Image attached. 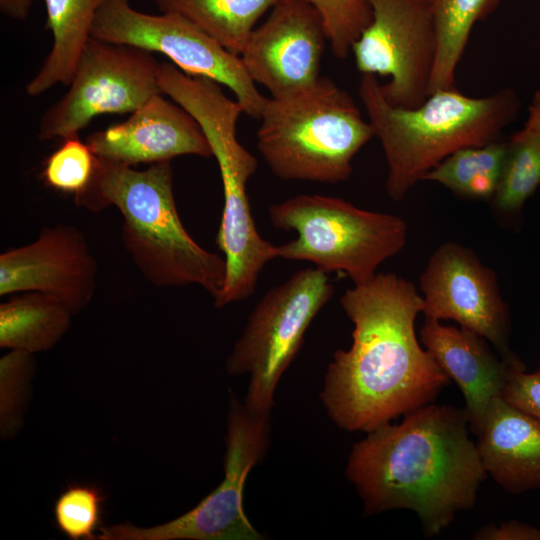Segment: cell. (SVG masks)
<instances>
[{"instance_id":"obj_11","label":"cell","mask_w":540,"mask_h":540,"mask_svg":"<svg viewBox=\"0 0 540 540\" xmlns=\"http://www.w3.org/2000/svg\"><path fill=\"white\" fill-rule=\"evenodd\" d=\"M372 20L352 46L362 74L389 77L381 84L394 106L415 108L429 96L436 56L431 0H367Z\"/></svg>"},{"instance_id":"obj_6","label":"cell","mask_w":540,"mask_h":540,"mask_svg":"<svg viewBox=\"0 0 540 540\" xmlns=\"http://www.w3.org/2000/svg\"><path fill=\"white\" fill-rule=\"evenodd\" d=\"M268 215L276 229L297 233L295 239L277 245L278 258L343 273L354 285L370 281L380 264L402 250L407 238L402 218L325 195L290 197L270 206Z\"/></svg>"},{"instance_id":"obj_12","label":"cell","mask_w":540,"mask_h":540,"mask_svg":"<svg viewBox=\"0 0 540 540\" xmlns=\"http://www.w3.org/2000/svg\"><path fill=\"white\" fill-rule=\"evenodd\" d=\"M425 318L453 320L494 346L508 360L518 359L508 348L510 315L495 272L474 252L457 242L440 245L420 277Z\"/></svg>"},{"instance_id":"obj_14","label":"cell","mask_w":540,"mask_h":540,"mask_svg":"<svg viewBox=\"0 0 540 540\" xmlns=\"http://www.w3.org/2000/svg\"><path fill=\"white\" fill-rule=\"evenodd\" d=\"M97 269L80 229L67 224L45 227L35 241L0 255V295L41 292L75 315L94 296Z\"/></svg>"},{"instance_id":"obj_19","label":"cell","mask_w":540,"mask_h":540,"mask_svg":"<svg viewBox=\"0 0 540 540\" xmlns=\"http://www.w3.org/2000/svg\"><path fill=\"white\" fill-rule=\"evenodd\" d=\"M71 312L36 291L12 294L0 304V347L29 353L52 349L71 324Z\"/></svg>"},{"instance_id":"obj_17","label":"cell","mask_w":540,"mask_h":540,"mask_svg":"<svg viewBox=\"0 0 540 540\" xmlns=\"http://www.w3.org/2000/svg\"><path fill=\"white\" fill-rule=\"evenodd\" d=\"M475 434L483 467L499 486L513 494L540 489V419L496 397Z\"/></svg>"},{"instance_id":"obj_7","label":"cell","mask_w":540,"mask_h":540,"mask_svg":"<svg viewBox=\"0 0 540 540\" xmlns=\"http://www.w3.org/2000/svg\"><path fill=\"white\" fill-rule=\"evenodd\" d=\"M334 292L327 272L308 267L270 289L257 303L226 361L231 375L249 376L244 401L249 409L270 413L281 376Z\"/></svg>"},{"instance_id":"obj_9","label":"cell","mask_w":540,"mask_h":540,"mask_svg":"<svg viewBox=\"0 0 540 540\" xmlns=\"http://www.w3.org/2000/svg\"><path fill=\"white\" fill-rule=\"evenodd\" d=\"M91 37L164 54L184 73L226 86L244 113L260 117L267 98L247 74L240 56L178 13L147 14L133 8L128 0H104Z\"/></svg>"},{"instance_id":"obj_21","label":"cell","mask_w":540,"mask_h":540,"mask_svg":"<svg viewBox=\"0 0 540 540\" xmlns=\"http://www.w3.org/2000/svg\"><path fill=\"white\" fill-rule=\"evenodd\" d=\"M502 0H431L436 56L429 95L456 88V70L475 23L495 11Z\"/></svg>"},{"instance_id":"obj_20","label":"cell","mask_w":540,"mask_h":540,"mask_svg":"<svg viewBox=\"0 0 540 540\" xmlns=\"http://www.w3.org/2000/svg\"><path fill=\"white\" fill-rule=\"evenodd\" d=\"M281 0H156L162 12L178 13L240 55L258 20Z\"/></svg>"},{"instance_id":"obj_23","label":"cell","mask_w":540,"mask_h":540,"mask_svg":"<svg viewBox=\"0 0 540 540\" xmlns=\"http://www.w3.org/2000/svg\"><path fill=\"white\" fill-rule=\"evenodd\" d=\"M499 182L493 195L502 213L519 211L540 184V137L524 129L507 141Z\"/></svg>"},{"instance_id":"obj_4","label":"cell","mask_w":540,"mask_h":540,"mask_svg":"<svg viewBox=\"0 0 540 540\" xmlns=\"http://www.w3.org/2000/svg\"><path fill=\"white\" fill-rule=\"evenodd\" d=\"M358 92L385 155L386 192L395 201L454 152L497 141L521 106L510 88L483 97L466 96L457 88L439 90L418 107L394 106L372 74H362Z\"/></svg>"},{"instance_id":"obj_8","label":"cell","mask_w":540,"mask_h":540,"mask_svg":"<svg viewBox=\"0 0 540 540\" xmlns=\"http://www.w3.org/2000/svg\"><path fill=\"white\" fill-rule=\"evenodd\" d=\"M270 434L269 414L249 409L231 394L227 416L224 479L193 509L153 527L129 522L100 529L96 540H261L243 509L250 470L264 456Z\"/></svg>"},{"instance_id":"obj_29","label":"cell","mask_w":540,"mask_h":540,"mask_svg":"<svg viewBox=\"0 0 540 540\" xmlns=\"http://www.w3.org/2000/svg\"><path fill=\"white\" fill-rule=\"evenodd\" d=\"M474 540H540V529L517 520L503 521L479 528Z\"/></svg>"},{"instance_id":"obj_10","label":"cell","mask_w":540,"mask_h":540,"mask_svg":"<svg viewBox=\"0 0 540 540\" xmlns=\"http://www.w3.org/2000/svg\"><path fill=\"white\" fill-rule=\"evenodd\" d=\"M159 64L150 52L91 37L69 89L43 113L37 137L42 141L78 135L105 113H132L157 94Z\"/></svg>"},{"instance_id":"obj_1","label":"cell","mask_w":540,"mask_h":540,"mask_svg":"<svg viewBox=\"0 0 540 540\" xmlns=\"http://www.w3.org/2000/svg\"><path fill=\"white\" fill-rule=\"evenodd\" d=\"M340 304L354 325L349 349L334 352L321 400L346 431L370 432L433 403L451 380L420 345L423 297L393 273L348 288Z\"/></svg>"},{"instance_id":"obj_31","label":"cell","mask_w":540,"mask_h":540,"mask_svg":"<svg viewBox=\"0 0 540 540\" xmlns=\"http://www.w3.org/2000/svg\"><path fill=\"white\" fill-rule=\"evenodd\" d=\"M523 129L540 137V90L532 97Z\"/></svg>"},{"instance_id":"obj_18","label":"cell","mask_w":540,"mask_h":540,"mask_svg":"<svg viewBox=\"0 0 540 540\" xmlns=\"http://www.w3.org/2000/svg\"><path fill=\"white\" fill-rule=\"evenodd\" d=\"M104 0H45L52 47L26 93L38 96L56 84L69 85Z\"/></svg>"},{"instance_id":"obj_30","label":"cell","mask_w":540,"mask_h":540,"mask_svg":"<svg viewBox=\"0 0 540 540\" xmlns=\"http://www.w3.org/2000/svg\"><path fill=\"white\" fill-rule=\"evenodd\" d=\"M31 5L32 0H0L1 12L15 20H25Z\"/></svg>"},{"instance_id":"obj_28","label":"cell","mask_w":540,"mask_h":540,"mask_svg":"<svg viewBox=\"0 0 540 540\" xmlns=\"http://www.w3.org/2000/svg\"><path fill=\"white\" fill-rule=\"evenodd\" d=\"M501 397L514 408L540 419V368L527 373L522 363L513 365Z\"/></svg>"},{"instance_id":"obj_13","label":"cell","mask_w":540,"mask_h":540,"mask_svg":"<svg viewBox=\"0 0 540 540\" xmlns=\"http://www.w3.org/2000/svg\"><path fill=\"white\" fill-rule=\"evenodd\" d=\"M327 41L323 18L309 0H281L239 56L255 84L273 97L283 96L318 80Z\"/></svg>"},{"instance_id":"obj_15","label":"cell","mask_w":540,"mask_h":540,"mask_svg":"<svg viewBox=\"0 0 540 540\" xmlns=\"http://www.w3.org/2000/svg\"><path fill=\"white\" fill-rule=\"evenodd\" d=\"M86 143L98 158L131 167L183 155L212 156L198 123L162 94L153 96L126 121L91 133Z\"/></svg>"},{"instance_id":"obj_24","label":"cell","mask_w":540,"mask_h":540,"mask_svg":"<svg viewBox=\"0 0 540 540\" xmlns=\"http://www.w3.org/2000/svg\"><path fill=\"white\" fill-rule=\"evenodd\" d=\"M62 140L60 147L45 161L43 180L49 187L78 198L87 191L94 179L98 157L78 135Z\"/></svg>"},{"instance_id":"obj_22","label":"cell","mask_w":540,"mask_h":540,"mask_svg":"<svg viewBox=\"0 0 540 540\" xmlns=\"http://www.w3.org/2000/svg\"><path fill=\"white\" fill-rule=\"evenodd\" d=\"M507 150L506 141L460 149L430 170L423 180L437 182L469 199L492 198Z\"/></svg>"},{"instance_id":"obj_26","label":"cell","mask_w":540,"mask_h":540,"mask_svg":"<svg viewBox=\"0 0 540 540\" xmlns=\"http://www.w3.org/2000/svg\"><path fill=\"white\" fill-rule=\"evenodd\" d=\"M35 371L32 353L11 350L0 359V431L13 437L22 425Z\"/></svg>"},{"instance_id":"obj_2","label":"cell","mask_w":540,"mask_h":540,"mask_svg":"<svg viewBox=\"0 0 540 540\" xmlns=\"http://www.w3.org/2000/svg\"><path fill=\"white\" fill-rule=\"evenodd\" d=\"M464 409L430 403L355 443L345 470L365 515L414 512L426 537L471 509L487 476Z\"/></svg>"},{"instance_id":"obj_25","label":"cell","mask_w":540,"mask_h":540,"mask_svg":"<svg viewBox=\"0 0 540 540\" xmlns=\"http://www.w3.org/2000/svg\"><path fill=\"white\" fill-rule=\"evenodd\" d=\"M104 502L105 495L96 486L68 485L55 502V524L71 540H96Z\"/></svg>"},{"instance_id":"obj_5","label":"cell","mask_w":540,"mask_h":540,"mask_svg":"<svg viewBox=\"0 0 540 540\" xmlns=\"http://www.w3.org/2000/svg\"><path fill=\"white\" fill-rule=\"evenodd\" d=\"M257 148L283 180L335 184L352 175V160L374 137L352 96L327 77L299 91L267 98Z\"/></svg>"},{"instance_id":"obj_16","label":"cell","mask_w":540,"mask_h":540,"mask_svg":"<svg viewBox=\"0 0 540 540\" xmlns=\"http://www.w3.org/2000/svg\"><path fill=\"white\" fill-rule=\"evenodd\" d=\"M419 340L460 388L463 409L475 433L492 400L501 397L510 368L521 361H508L496 355L481 335L463 327L442 325L436 319L425 318Z\"/></svg>"},{"instance_id":"obj_3","label":"cell","mask_w":540,"mask_h":540,"mask_svg":"<svg viewBox=\"0 0 540 540\" xmlns=\"http://www.w3.org/2000/svg\"><path fill=\"white\" fill-rule=\"evenodd\" d=\"M75 203L94 212L107 206L119 210L123 245L152 285H197L213 298L221 292L225 258L200 246L183 226L174 198L171 161L136 170L98 158L90 187Z\"/></svg>"},{"instance_id":"obj_27","label":"cell","mask_w":540,"mask_h":540,"mask_svg":"<svg viewBox=\"0 0 540 540\" xmlns=\"http://www.w3.org/2000/svg\"><path fill=\"white\" fill-rule=\"evenodd\" d=\"M320 12L332 53L345 59L372 20L367 0H309Z\"/></svg>"}]
</instances>
